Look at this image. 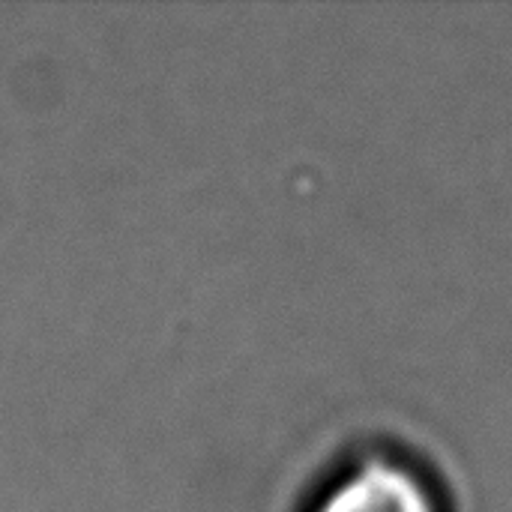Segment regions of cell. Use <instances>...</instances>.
Returning a JSON list of instances; mask_svg holds the SVG:
<instances>
[{
	"label": "cell",
	"mask_w": 512,
	"mask_h": 512,
	"mask_svg": "<svg viewBox=\"0 0 512 512\" xmlns=\"http://www.w3.org/2000/svg\"><path fill=\"white\" fill-rule=\"evenodd\" d=\"M315 512H438V504L411 468L363 462L321 498Z\"/></svg>",
	"instance_id": "cell-1"
}]
</instances>
